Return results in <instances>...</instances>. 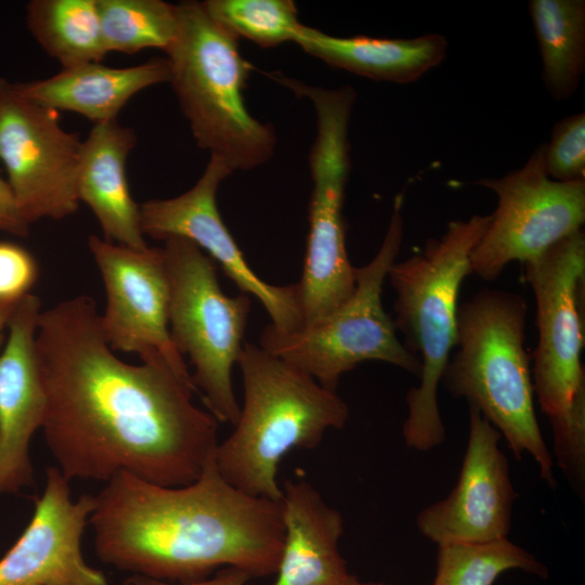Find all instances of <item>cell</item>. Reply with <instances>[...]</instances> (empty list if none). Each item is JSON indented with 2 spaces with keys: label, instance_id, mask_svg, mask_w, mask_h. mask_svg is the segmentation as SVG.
<instances>
[{
  "label": "cell",
  "instance_id": "1",
  "mask_svg": "<svg viewBox=\"0 0 585 585\" xmlns=\"http://www.w3.org/2000/svg\"><path fill=\"white\" fill-rule=\"evenodd\" d=\"M86 295L41 311L36 354L46 394V443L62 474L107 482L120 471L182 486L216 454L219 421L169 368L115 355Z\"/></svg>",
  "mask_w": 585,
  "mask_h": 585
},
{
  "label": "cell",
  "instance_id": "2",
  "mask_svg": "<svg viewBox=\"0 0 585 585\" xmlns=\"http://www.w3.org/2000/svg\"><path fill=\"white\" fill-rule=\"evenodd\" d=\"M216 455V454H214ZM214 455L194 482L164 486L120 471L94 495L89 523L105 564L173 583L235 567L250 577L276 573L283 500L248 495L220 474Z\"/></svg>",
  "mask_w": 585,
  "mask_h": 585
},
{
  "label": "cell",
  "instance_id": "3",
  "mask_svg": "<svg viewBox=\"0 0 585 585\" xmlns=\"http://www.w3.org/2000/svg\"><path fill=\"white\" fill-rule=\"evenodd\" d=\"M237 365L244 403L233 432L216 450L224 480L256 497L282 500L277 470L294 448L313 450L329 429H341L347 403L295 365L244 342Z\"/></svg>",
  "mask_w": 585,
  "mask_h": 585
},
{
  "label": "cell",
  "instance_id": "4",
  "mask_svg": "<svg viewBox=\"0 0 585 585\" xmlns=\"http://www.w3.org/2000/svg\"><path fill=\"white\" fill-rule=\"evenodd\" d=\"M525 320V299L512 291L486 288L459 304L457 350L441 385L477 410L504 437L517 460L529 454L541 479L555 487V463L534 407Z\"/></svg>",
  "mask_w": 585,
  "mask_h": 585
},
{
  "label": "cell",
  "instance_id": "5",
  "mask_svg": "<svg viewBox=\"0 0 585 585\" xmlns=\"http://www.w3.org/2000/svg\"><path fill=\"white\" fill-rule=\"evenodd\" d=\"M489 221L490 214L450 221L440 238L394 262L387 276L395 295L394 326L403 335V346L421 363L420 382L406 393L402 430L405 444L419 452L445 440L438 388L456 344L458 297L471 274L470 255Z\"/></svg>",
  "mask_w": 585,
  "mask_h": 585
},
{
  "label": "cell",
  "instance_id": "6",
  "mask_svg": "<svg viewBox=\"0 0 585 585\" xmlns=\"http://www.w3.org/2000/svg\"><path fill=\"white\" fill-rule=\"evenodd\" d=\"M178 10L179 32L166 52L169 82L197 145L232 171L266 162L276 135L245 105L251 65L242 56L237 38L217 24L202 2L185 1Z\"/></svg>",
  "mask_w": 585,
  "mask_h": 585
},
{
  "label": "cell",
  "instance_id": "7",
  "mask_svg": "<svg viewBox=\"0 0 585 585\" xmlns=\"http://www.w3.org/2000/svg\"><path fill=\"white\" fill-rule=\"evenodd\" d=\"M402 239V196L398 195L377 253L367 264L355 266L352 295L322 320L298 330L266 325L258 344L332 391H337L344 373L365 361H382L419 378L420 361L399 340L394 322L382 306V287Z\"/></svg>",
  "mask_w": 585,
  "mask_h": 585
},
{
  "label": "cell",
  "instance_id": "8",
  "mask_svg": "<svg viewBox=\"0 0 585 585\" xmlns=\"http://www.w3.org/2000/svg\"><path fill=\"white\" fill-rule=\"evenodd\" d=\"M169 281L168 325L177 351L186 354L191 374L209 413L218 421L237 422L232 372L244 344L251 299L226 296L219 284L218 265L196 244L172 236L164 240Z\"/></svg>",
  "mask_w": 585,
  "mask_h": 585
},
{
  "label": "cell",
  "instance_id": "9",
  "mask_svg": "<svg viewBox=\"0 0 585 585\" xmlns=\"http://www.w3.org/2000/svg\"><path fill=\"white\" fill-rule=\"evenodd\" d=\"M545 144L520 169L476 184L497 195V207L470 255L471 273L496 280L512 261L528 262L582 230L585 180L558 182L545 169Z\"/></svg>",
  "mask_w": 585,
  "mask_h": 585
},
{
  "label": "cell",
  "instance_id": "10",
  "mask_svg": "<svg viewBox=\"0 0 585 585\" xmlns=\"http://www.w3.org/2000/svg\"><path fill=\"white\" fill-rule=\"evenodd\" d=\"M536 303L538 341L532 381L542 412L550 417L570 405L585 381V235L580 230L524 263Z\"/></svg>",
  "mask_w": 585,
  "mask_h": 585
},
{
  "label": "cell",
  "instance_id": "11",
  "mask_svg": "<svg viewBox=\"0 0 585 585\" xmlns=\"http://www.w3.org/2000/svg\"><path fill=\"white\" fill-rule=\"evenodd\" d=\"M81 151L78 134L61 127L58 110L21 95L0 78V160L29 225L77 211Z\"/></svg>",
  "mask_w": 585,
  "mask_h": 585
},
{
  "label": "cell",
  "instance_id": "12",
  "mask_svg": "<svg viewBox=\"0 0 585 585\" xmlns=\"http://www.w3.org/2000/svg\"><path fill=\"white\" fill-rule=\"evenodd\" d=\"M88 244L105 286L106 308L100 318L109 348L162 365L194 387L169 334V281L162 248L136 250L95 235Z\"/></svg>",
  "mask_w": 585,
  "mask_h": 585
},
{
  "label": "cell",
  "instance_id": "13",
  "mask_svg": "<svg viewBox=\"0 0 585 585\" xmlns=\"http://www.w3.org/2000/svg\"><path fill=\"white\" fill-rule=\"evenodd\" d=\"M231 172L220 157L210 155L192 188L177 197L139 205L142 233L161 240L172 236L190 239L220 265L243 294L252 295L262 303L275 328L298 330L303 326L298 284L275 286L261 280L221 219L217 191Z\"/></svg>",
  "mask_w": 585,
  "mask_h": 585
},
{
  "label": "cell",
  "instance_id": "14",
  "mask_svg": "<svg viewBox=\"0 0 585 585\" xmlns=\"http://www.w3.org/2000/svg\"><path fill=\"white\" fill-rule=\"evenodd\" d=\"M349 152L347 136L335 131L316 134L310 151L313 190L309 234L303 271L297 283L303 326L332 313L355 288V266L347 252L342 213L350 170Z\"/></svg>",
  "mask_w": 585,
  "mask_h": 585
},
{
  "label": "cell",
  "instance_id": "15",
  "mask_svg": "<svg viewBox=\"0 0 585 585\" xmlns=\"http://www.w3.org/2000/svg\"><path fill=\"white\" fill-rule=\"evenodd\" d=\"M500 433L469 407V433L457 482L450 494L422 509L416 525L438 546L484 544L508 537L516 492Z\"/></svg>",
  "mask_w": 585,
  "mask_h": 585
},
{
  "label": "cell",
  "instance_id": "16",
  "mask_svg": "<svg viewBox=\"0 0 585 585\" xmlns=\"http://www.w3.org/2000/svg\"><path fill=\"white\" fill-rule=\"evenodd\" d=\"M94 495L70 497L69 481L47 468L46 486L28 525L0 559V585H108L81 551Z\"/></svg>",
  "mask_w": 585,
  "mask_h": 585
},
{
  "label": "cell",
  "instance_id": "17",
  "mask_svg": "<svg viewBox=\"0 0 585 585\" xmlns=\"http://www.w3.org/2000/svg\"><path fill=\"white\" fill-rule=\"evenodd\" d=\"M40 299L21 298L8 321V339L0 353V494L31 485L29 446L42 428L47 394L36 354Z\"/></svg>",
  "mask_w": 585,
  "mask_h": 585
},
{
  "label": "cell",
  "instance_id": "18",
  "mask_svg": "<svg viewBox=\"0 0 585 585\" xmlns=\"http://www.w3.org/2000/svg\"><path fill=\"white\" fill-rule=\"evenodd\" d=\"M282 490L285 537L273 585H346L352 574L339 550L340 511L306 480H287Z\"/></svg>",
  "mask_w": 585,
  "mask_h": 585
},
{
  "label": "cell",
  "instance_id": "19",
  "mask_svg": "<svg viewBox=\"0 0 585 585\" xmlns=\"http://www.w3.org/2000/svg\"><path fill=\"white\" fill-rule=\"evenodd\" d=\"M135 142L134 130L117 119L95 123L82 142L77 193L96 217L105 240L143 250L148 246L126 174Z\"/></svg>",
  "mask_w": 585,
  "mask_h": 585
},
{
  "label": "cell",
  "instance_id": "20",
  "mask_svg": "<svg viewBox=\"0 0 585 585\" xmlns=\"http://www.w3.org/2000/svg\"><path fill=\"white\" fill-rule=\"evenodd\" d=\"M169 81V60L157 57L123 68L90 62L63 68L47 79L13 82V86L21 95L43 106L75 112L100 123L116 119L138 92Z\"/></svg>",
  "mask_w": 585,
  "mask_h": 585
},
{
  "label": "cell",
  "instance_id": "21",
  "mask_svg": "<svg viewBox=\"0 0 585 585\" xmlns=\"http://www.w3.org/2000/svg\"><path fill=\"white\" fill-rule=\"evenodd\" d=\"M308 54L328 66L377 81L411 83L446 56L440 34L415 38L335 37L301 24L295 40Z\"/></svg>",
  "mask_w": 585,
  "mask_h": 585
},
{
  "label": "cell",
  "instance_id": "22",
  "mask_svg": "<svg viewBox=\"0 0 585 585\" xmlns=\"http://www.w3.org/2000/svg\"><path fill=\"white\" fill-rule=\"evenodd\" d=\"M544 84L556 101L573 95L585 68V1L529 2Z\"/></svg>",
  "mask_w": 585,
  "mask_h": 585
},
{
  "label": "cell",
  "instance_id": "23",
  "mask_svg": "<svg viewBox=\"0 0 585 585\" xmlns=\"http://www.w3.org/2000/svg\"><path fill=\"white\" fill-rule=\"evenodd\" d=\"M26 8L31 35L63 68L104 58L96 0H32Z\"/></svg>",
  "mask_w": 585,
  "mask_h": 585
},
{
  "label": "cell",
  "instance_id": "24",
  "mask_svg": "<svg viewBox=\"0 0 585 585\" xmlns=\"http://www.w3.org/2000/svg\"><path fill=\"white\" fill-rule=\"evenodd\" d=\"M106 52L128 54L156 48L165 52L179 32L178 4L161 0H96Z\"/></svg>",
  "mask_w": 585,
  "mask_h": 585
},
{
  "label": "cell",
  "instance_id": "25",
  "mask_svg": "<svg viewBox=\"0 0 585 585\" xmlns=\"http://www.w3.org/2000/svg\"><path fill=\"white\" fill-rule=\"evenodd\" d=\"M521 570L546 578L548 569L508 537L484 544L438 546L432 585H493L505 572Z\"/></svg>",
  "mask_w": 585,
  "mask_h": 585
},
{
  "label": "cell",
  "instance_id": "26",
  "mask_svg": "<svg viewBox=\"0 0 585 585\" xmlns=\"http://www.w3.org/2000/svg\"><path fill=\"white\" fill-rule=\"evenodd\" d=\"M207 14L236 38L261 48H274L295 40L301 26L291 0H207Z\"/></svg>",
  "mask_w": 585,
  "mask_h": 585
},
{
  "label": "cell",
  "instance_id": "27",
  "mask_svg": "<svg viewBox=\"0 0 585 585\" xmlns=\"http://www.w3.org/2000/svg\"><path fill=\"white\" fill-rule=\"evenodd\" d=\"M557 466L575 493L585 495V381L563 412L548 417Z\"/></svg>",
  "mask_w": 585,
  "mask_h": 585
},
{
  "label": "cell",
  "instance_id": "28",
  "mask_svg": "<svg viewBox=\"0 0 585 585\" xmlns=\"http://www.w3.org/2000/svg\"><path fill=\"white\" fill-rule=\"evenodd\" d=\"M545 169L558 182L585 180V114L560 119L545 144Z\"/></svg>",
  "mask_w": 585,
  "mask_h": 585
},
{
  "label": "cell",
  "instance_id": "29",
  "mask_svg": "<svg viewBox=\"0 0 585 585\" xmlns=\"http://www.w3.org/2000/svg\"><path fill=\"white\" fill-rule=\"evenodd\" d=\"M38 275L37 261L27 249L0 242V302H15L30 294Z\"/></svg>",
  "mask_w": 585,
  "mask_h": 585
},
{
  "label": "cell",
  "instance_id": "30",
  "mask_svg": "<svg viewBox=\"0 0 585 585\" xmlns=\"http://www.w3.org/2000/svg\"><path fill=\"white\" fill-rule=\"evenodd\" d=\"M0 230L11 235L26 237L29 234V224L24 219L13 192L0 176Z\"/></svg>",
  "mask_w": 585,
  "mask_h": 585
},
{
  "label": "cell",
  "instance_id": "31",
  "mask_svg": "<svg viewBox=\"0 0 585 585\" xmlns=\"http://www.w3.org/2000/svg\"><path fill=\"white\" fill-rule=\"evenodd\" d=\"M251 577L235 567H225L216 572L211 578L190 583H173L154 580L141 575H130L121 585H245Z\"/></svg>",
  "mask_w": 585,
  "mask_h": 585
},
{
  "label": "cell",
  "instance_id": "32",
  "mask_svg": "<svg viewBox=\"0 0 585 585\" xmlns=\"http://www.w3.org/2000/svg\"><path fill=\"white\" fill-rule=\"evenodd\" d=\"M15 302H0V347L3 341L4 329L8 328L9 317L14 309Z\"/></svg>",
  "mask_w": 585,
  "mask_h": 585
},
{
  "label": "cell",
  "instance_id": "33",
  "mask_svg": "<svg viewBox=\"0 0 585 585\" xmlns=\"http://www.w3.org/2000/svg\"><path fill=\"white\" fill-rule=\"evenodd\" d=\"M346 585H386V584L377 583V582H361L354 575H351V577L346 583Z\"/></svg>",
  "mask_w": 585,
  "mask_h": 585
}]
</instances>
